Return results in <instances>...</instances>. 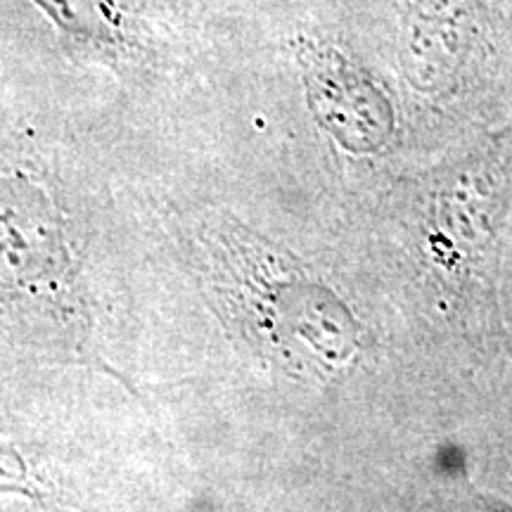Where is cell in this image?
I'll use <instances>...</instances> for the list:
<instances>
[{
	"mask_svg": "<svg viewBox=\"0 0 512 512\" xmlns=\"http://www.w3.org/2000/svg\"><path fill=\"white\" fill-rule=\"evenodd\" d=\"M64 36L100 48L126 46L133 22L124 0H34Z\"/></svg>",
	"mask_w": 512,
	"mask_h": 512,
	"instance_id": "obj_2",
	"label": "cell"
},
{
	"mask_svg": "<svg viewBox=\"0 0 512 512\" xmlns=\"http://www.w3.org/2000/svg\"><path fill=\"white\" fill-rule=\"evenodd\" d=\"M0 491H19L29 496L36 491L27 458L15 441L5 437H0Z\"/></svg>",
	"mask_w": 512,
	"mask_h": 512,
	"instance_id": "obj_3",
	"label": "cell"
},
{
	"mask_svg": "<svg viewBox=\"0 0 512 512\" xmlns=\"http://www.w3.org/2000/svg\"><path fill=\"white\" fill-rule=\"evenodd\" d=\"M302 62L311 105L320 121L351 147L377 145L380 124L387 117L377 114L380 98H375V91L358 81L335 53L311 48L302 53Z\"/></svg>",
	"mask_w": 512,
	"mask_h": 512,
	"instance_id": "obj_1",
	"label": "cell"
}]
</instances>
